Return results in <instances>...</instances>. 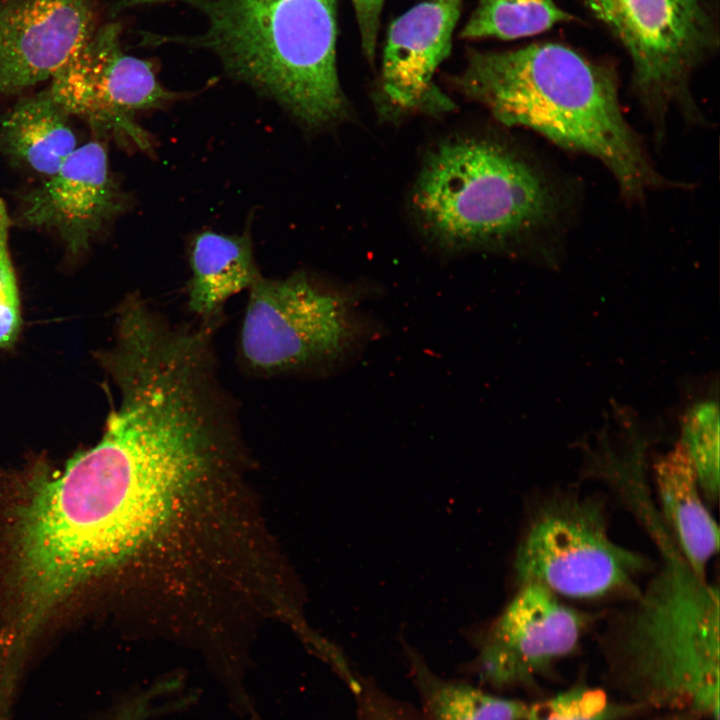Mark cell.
<instances>
[{"label": "cell", "instance_id": "cell-2", "mask_svg": "<svg viewBox=\"0 0 720 720\" xmlns=\"http://www.w3.org/2000/svg\"><path fill=\"white\" fill-rule=\"evenodd\" d=\"M453 82L503 125L528 128L565 150L600 161L630 203L655 190L679 187L657 170L624 116L614 69L567 45L472 51Z\"/></svg>", "mask_w": 720, "mask_h": 720}, {"label": "cell", "instance_id": "cell-16", "mask_svg": "<svg viewBox=\"0 0 720 720\" xmlns=\"http://www.w3.org/2000/svg\"><path fill=\"white\" fill-rule=\"evenodd\" d=\"M69 118L48 89L21 98L1 117L0 152L48 178L78 147Z\"/></svg>", "mask_w": 720, "mask_h": 720}, {"label": "cell", "instance_id": "cell-7", "mask_svg": "<svg viewBox=\"0 0 720 720\" xmlns=\"http://www.w3.org/2000/svg\"><path fill=\"white\" fill-rule=\"evenodd\" d=\"M626 50L631 89L653 128L665 137L669 113L689 124L706 119L691 92L696 70L718 49L710 0H582Z\"/></svg>", "mask_w": 720, "mask_h": 720}, {"label": "cell", "instance_id": "cell-19", "mask_svg": "<svg viewBox=\"0 0 720 720\" xmlns=\"http://www.w3.org/2000/svg\"><path fill=\"white\" fill-rule=\"evenodd\" d=\"M694 463L703 497L714 503L719 496V409L712 401L694 405L684 423L682 439Z\"/></svg>", "mask_w": 720, "mask_h": 720}, {"label": "cell", "instance_id": "cell-23", "mask_svg": "<svg viewBox=\"0 0 720 720\" xmlns=\"http://www.w3.org/2000/svg\"><path fill=\"white\" fill-rule=\"evenodd\" d=\"M107 720H134L130 714L124 711H115Z\"/></svg>", "mask_w": 720, "mask_h": 720}, {"label": "cell", "instance_id": "cell-3", "mask_svg": "<svg viewBox=\"0 0 720 720\" xmlns=\"http://www.w3.org/2000/svg\"><path fill=\"white\" fill-rule=\"evenodd\" d=\"M412 207L448 249L545 248L568 232L575 197L537 155L496 137H458L428 153Z\"/></svg>", "mask_w": 720, "mask_h": 720}, {"label": "cell", "instance_id": "cell-5", "mask_svg": "<svg viewBox=\"0 0 720 720\" xmlns=\"http://www.w3.org/2000/svg\"><path fill=\"white\" fill-rule=\"evenodd\" d=\"M168 0H129L131 4ZM200 11L206 29L162 40L211 50L234 78L314 130L349 115L336 66L337 0H169Z\"/></svg>", "mask_w": 720, "mask_h": 720}, {"label": "cell", "instance_id": "cell-18", "mask_svg": "<svg viewBox=\"0 0 720 720\" xmlns=\"http://www.w3.org/2000/svg\"><path fill=\"white\" fill-rule=\"evenodd\" d=\"M426 708L432 720H525L528 705L486 693L473 686L424 681Z\"/></svg>", "mask_w": 720, "mask_h": 720}, {"label": "cell", "instance_id": "cell-1", "mask_svg": "<svg viewBox=\"0 0 720 720\" xmlns=\"http://www.w3.org/2000/svg\"><path fill=\"white\" fill-rule=\"evenodd\" d=\"M164 516L160 466L122 424L107 422L61 472L38 473L10 526L3 655L25 660L51 613L86 581L127 571L140 585Z\"/></svg>", "mask_w": 720, "mask_h": 720}, {"label": "cell", "instance_id": "cell-20", "mask_svg": "<svg viewBox=\"0 0 720 720\" xmlns=\"http://www.w3.org/2000/svg\"><path fill=\"white\" fill-rule=\"evenodd\" d=\"M639 709L611 702L600 689L575 687L528 706L525 720H617Z\"/></svg>", "mask_w": 720, "mask_h": 720}, {"label": "cell", "instance_id": "cell-22", "mask_svg": "<svg viewBox=\"0 0 720 720\" xmlns=\"http://www.w3.org/2000/svg\"><path fill=\"white\" fill-rule=\"evenodd\" d=\"M359 28L361 48L369 61L375 56L381 11L385 0H351Z\"/></svg>", "mask_w": 720, "mask_h": 720}, {"label": "cell", "instance_id": "cell-11", "mask_svg": "<svg viewBox=\"0 0 720 720\" xmlns=\"http://www.w3.org/2000/svg\"><path fill=\"white\" fill-rule=\"evenodd\" d=\"M128 203L110 171L106 145L95 139L78 146L56 173L22 197L17 223L55 232L78 254Z\"/></svg>", "mask_w": 720, "mask_h": 720}, {"label": "cell", "instance_id": "cell-10", "mask_svg": "<svg viewBox=\"0 0 720 720\" xmlns=\"http://www.w3.org/2000/svg\"><path fill=\"white\" fill-rule=\"evenodd\" d=\"M594 618L543 586L521 585L481 650L482 678L496 687L529 684L575 651Z\"/></svg>", "mask_w": 720, "mask_h": 720}, {"label": "cell", "instance_id": "cell-4", "mask_svg": "<svg viewBox=\"0 0 720 720\" xmlns=\"http://www.w3.org/2000/svg\"><path fill=\"white\" fill-rule=\"evenodd\" d=\"M661 567L608 617L600 638L608 676L629 704L719 720V590L665 536Z\"/></svg>", "mask_w": 720, "mask_h": 720}, {"label": "cell", "instance_id": "cell-15", "mask_svg": "<svg viewBox=\"0 0 720 720\" xmlns=\"http://www.w3.org/2000/svg\"><path fill=\"white\" fill-rule=\"evenodd\" d=\"M187 256V307L194 319H224L227 301L262 277L248 232H198L189 242Z\"/></svg>", "mask_w": 720, "mask_h": 720}, {"label": "cell", "instance_id": "cell-6", "mask_svg": "<svg viewBox=\"0 0 720 720\" xmlns=\"http://www.w3.org/2000/svg\"><path fill=\"white\" fill-rule=\"evenodd\" d=\"M349 295L306 271L262 277L248 290L237 359L256 378L313 375L336 368L363 338Z\"/></svg>", "mask_w": 720, "mask_h": 720}, {"label": "cell", "instance_id": "cell-9", "mask_svg": "<svg viewBox=\"0 0 720 720\" xmlns=\"http://www.w3.org/2000/svg\"><path fill=\"white\" fill-rule=\"evenodd\" d=\"M121 26H99L50 79L48 91L71 116L100 136L151 153L152 136L135 121L141 111L163 109L181 95L167 90L152 62L126 54Z\"/></svg>", "mask_w": 720, "mask_h": 720}, {"label": "cell", "instance_id": "cell-8", "mask_svg": "<svg viewBox=\"0 0 720 720\" xmlns=\"http://www.w3.org/2000/svg\"><path fill=\"white\" fill-rule=\"evenodd\" d=\"M650 564L610 537L599 497L575 490L536 505L514 560L520 586L538 584L559 597L583 600L634 598Z\"/></svg>", "mask_w": 720, "mask_h": 720}, {"label": "cell", "instance_id": "cell-14", "mask_svg": "<svg viewBox=\"0 0 720 720\" xmlns=\"http://www.w3.org/2000/svg\"><path fill=\"white\" fill-rule=\"evenodd\" d=\"M664 520L683 559L699 578L718 552L719 529L704 503L692 458L681 440L654 464Z\"/></svg>", "mask_w": 720, "mask_h": 720}, {"label": "cell", "instance_id": "cell-21", "mask_svg": "<svg viewBox=\"0 0 720 720\" xmlns=\"http://www.w3.org/2000/svg\"><path fill=\"white\" fill-rule=\"evenodd\" d=\"M11 218L0 198V348L12 345L20 331V301L9 252Z\"/></svg>", "mask_w": 720, "mask_h": 720}, {"label": "cell", "instance_id": "cell-17", "mask_svg": "<svg viewBox=\"0 0 720 720\" xmlns=\"http://www.w3.org/2000/svg\"><path fill=\"white\" fill-rule=\"evenodd\" d=\"M573 19L554 0H478L460 37L512 40L537 35Z\"/></svg>", "mask_w": 720, "mask_h": 720}, {"label": "cell", "instance_id": "cell-24", "mask_svg": "<svg viewBox=\"0 0 720 720\" xmlns=\"http://www.w3.org/2000/svg\"><path fill=\"white\" fill-rule=\"evenodd\" d=\"M656 720H680V719H679L678 717L674 716V715H668V716H666V717H664V718L656 719Z\"/></svg>", "mask_w": 720, "mask_h": 720}, {"label": "cell", "instance_id": "cell-13", "mask_svg": "<svg viewBox=\"0 0 720 720\" xmlns=\"http://www.w3.org/2000/svg\"><path fill=\"white\" fill-rule=\"evenodd\" d=\"M462 3L426 0L391 23L381 71L386 109L398 114L453 109L454 103L435 85L433 76L450 53Z\"/></svg>", "mask_w": 720, "mask_h": 720}, {"label": "cell", "instance_id": "cell-12", "mask_svg": "<svg viewBox=\"0 0 720 720\" xmlns=\"http://www.w3.org/2000/svg\"><path fill=\"white\" fill-rule=\"evenodd\" d=\"M97 27L91 0H0V97L51 79Z\"/></svg>", "mask_w": 720, "mask_h": 720}]
</instances>
